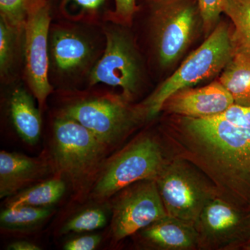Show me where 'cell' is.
<instances>
[{
  "label": "cell",
  "mask_w": 250,
  "mask_h": 250,
  "mask_svg": "<svg viewBox=\"0 0 250 250\" xmlns=\"http://www.w3.org/2000/svg\"><path fill=\"white\" fill-rule=\"evenodd\" d=\"M165 136L170 154L196 166L214 184L219 197L250 208V125L220 116H176Z\"/></svg>",
  "instance_id": "cell-1"
},
{
  "label": "cell",
  "mask_w": 250,
  "mask_h": 250,
  "mask_svg": "<svg viewBox=\"0 0 250 250\" xmlns=\"http://www.w3.org/2000/svg\"><path fill=\"white\" fill-rule=\"evenodd\" d=\"M131 26L147 59L151 75L179 62L201 30L203 20L197 0H146Z\"/></svg>",
  "instance_id": "cell-2"
},
{
  "label": "cell",
  "mask_w": 250,
  "mask_h": 250,
  "mask_svg": "<svg viewBox=\"0 0 250 250\" xmlns=\"http://www.w3.org/2000/svg\"><path fill=\"white\" fill-rule=\"evenodd\" d=\"M110 87L96 85L83 89L54 91V113L75 120L105 146L120 142L147 121L141 104H134Z\"/></svg>",
  "instance_id": "cell-3"
},
{
  "label": "cell",
  "mask_w": 250,
  "mask_h": 250,
  "mask_svg": "<svg viewBox=\"0 0 250 250\" xmlns=\"http://www.w3.org/2000/svg\"><path fill=\"white\" fill-rule=\"evenodd\" d=\"M103 24L51 22L48 36L49 80L54 91L86 88L94 67L106 47Z\"/></svg>",
  "instance_id": "cell-4"
},
{
  "label": "cell",
  "mask_w": 250,
  "mask_h": 250,
  "mask_svg": "<svg viewBox=\"0 0 250 250\" xmlns=\"http://www.w3.org/2000/svg\"><path fill=\"white\" fill-rule=\"evenodd\" d=\"M103 25L106 47L87 87L104 85L113 89L120 88L121 95L134 103L149 86L152 75L147 59L131 26L112 21Z\"/></svg>",
  "instance_id": "cell-5"
},
{
  "label": "cell",
  "mask_w": 250,
  "mask_h": 250,
  "mask_svg": "<svg viewBox=\"0 0 250 250\" xmlns=\"http://www.w3.org/2000/svg\"><path fill=\"white\" fill-rule=\"evenodd\" d=\"M233 54L231 31L227 23L220 22L205 42L188 56L174 73L140 103L147 121L159 115L167 99L174 93L221 73Z\"/></svg>",
  "instance_id": "cell-6"
},
{
  "label": "cell",
  "mask_w": 250,
  "mask_h": 250,
  "mask_svg": "<svg viewBox=\"0 0 250 250\" xmlns=\"http://www.w3.org/2000/svg\"><path fill=\"white\" fill-rule=\"evenodd\" d=\"M155 181L167 214L192 226L208 202L219 196L201 170L178 156L170 155Z\"/></svg>",
  "instance_id": "cell-7"
},
{
  "label": "cell",
  "mask_w": 250,
  "mask_h": 250,
  "mask_svg": "<svg viewBox=\"0 0 250 250\" xmlns=\"http://www.w3.org/2000/svg\"><path fill=\"white\" fill-rule=\"evenodd\" d=\"M152 135L140 136L106 166L93 190L94 196L107 198L131 184L156 180L170 155Z\"/></svg>",
  "instance_id": "cell-8"
},
{
  "label": "cell",
  "mask_w": 250,
  "mask_h": 250,
  "mask_svg": "<svg viewBox=\"0 0 250 250\" xmlns=\"http://www.w3.org/2000/svg\"><path fill=\"white\" fill-rule=\"evenodd\" d=\"M54 154L59 170L75 180L98 167L106 147L78 122L54 113L52 121Z\"/></svg>",
  "instance_id": "cell-9"
},
{
  "label": "cell",
  "mask_w": 250,
  "mask_h": 250,
  "mask_svg": "<svg viewBox=\"0 0 250 250\" xmlns=\"http://www.w3.org/2000/svg\"><path fill=\"white\" fill-rule=\"evenodd\" d=\"M194 228L198 250H243L250 241V208L215 197L202 210Z\"/></svg>",
  "instance_id": "cell-10"
},
{
  "label": "cell",
  "mask_w": 250,
  "mask_h": 250,
  "mask_svg": "<svg viewBox=\"0 0 250 250\" xmlns=\"http://www.w3.org/2000/svg\"><path fill=\"white\" fill-rule=\"evenodd\" d=\"M47 1L28 15L25 29V62L23 81L43 111L54 88L49 80L48 36L52 22Z\"/></svg>",
  "instance_id": "cell-11"
},
{
  "label": "cell",
  "mask_w": 250,
  "mask_h": 250,
  "mask_svg": "<svg viewBox=\"0 0 250 250\" xmlns=\"http://www.w3.org/2000/svg\"><path fill=\"white\" fill-rule=\"evenodd\" d=\"M113 206L111 231L116 241L139 232L167 215L155 180H143L121 190Z\"/></svg>",
  "instance_id": "cell-12"
},
{
  "label": "cell",
  "mask_w": 250,
  "mask_h": 250,
  "mask_svg": "<svg viewBox=\"0 0 250 250\" xmlns=\"http://www.w3.org/2000/svg\"><path fill=\"white\" fill-rule=\"evenodd\" d=\"M233 104L231 94L218 80L201 88L179 90L167 99L162 111L174 116L207 118L220 116Z\"/></svg>",
  "instance_id": "cell-13"
},
{
  "label": "cell",
  "mask_w": 250,
  "mask_h": 250,
  "mask_svg": "<svg viewBox=\"0 0 250 250\" xmlns=\"http://www.w3.org/2000/svg\"><path fill=\"white\" fill-rule=\"evenodd\" d=\"M1 89L6 114L15 131L26 143L35 144L40 139L42 121L34 95L23 80L1 85Z\"/></svg>",
  "instance_id": "cell-14"
},
{
  "label": "cell",
  "mask_w": 250,
  "mask_h": 250,
  "mask_svg": "<svg viewBox=\"0 0 250 250\" xmlns=\"http://www.w3.org/2000/svg\"><path fill=\"white\" fill-rule=\"evenodd\" d=\"M143 243L159 250H196L198 242L194 226L167 215L139 231Z\"/></svg>",
  "instance_id": "cell-15"
},
{
  "label": "cell",
  "mask_w": 250,
  "mask_h": 250,
  "mask_svg": "<svg viewBox=\"0 0 250 250\" xmlns=\"http://www.w3.org/2000/svg\"><path fill=\"white\" fill-rule=\"evenodd\" d=\"M47 172L43 161L22 154L0 153V197L14 195L23 187L42 178Z\"/></svg>",
  "instance_id": "cell-16"
},
{
  "label": "cell",
  "mask_w": 250,
  "mask_h": 250,
  "mask_svg": "<svg viewBox=\"0 0 250 250\" xmlns=\"http://www.w3.org/2000/svg\"><path fill=\"white\" fill-rule=\"evenodd\" d=\"M24 62V25H13L0 19V84L23 80Z\"/></svg>",
  "instance_id": "cell-17"
},
{
  "label": "cell",
  "mask_w": 250,
  "mask_h": 250,
  "mask_svg": "<svg viewBox=\"0 0 250 250\" xmlns=\"http://www.w3.org/2000/svg\"><path fill=\"white\" fill-rule=\"evenodd\" d=\"M47 3L53 21L103 24L113 11L107 0H47Z\"/></svg>",
  "instance_id": "cell-18"
},
{
  "label": "cell",
  "mask_w": 250,
  "mask_h": 250,
  "mask_svg": "<svg viewBox=\"0 0 250 250\" xmlns=\"http://www.w3.org/2000/svg\"><path fill=\"white\" fill-rule=\"evenodd\" d=\"M219 82L231 94L235 104L250 106V55L233 53Z\"/></svg>",
  "instance_id": "cell-19"
},
{
  "label": "cell",
  "mask_w": 250,
  "mask_h": 250,
  "mask_svg": "<svg viewBox=\"0 0 250 250\" xmlns=\"http://www.w3.org/2000/svg\"><path fill=\"white\" fill-rule=\"evenodd\" d=\"M224 13L233 24L231 31L233 53L250 55V0H228Z\"/></svg>",
  "instance_id": "cell-20"
},
{
  "label": "cell",
  "mask_w": 250,
  "mask_h": 250,
  "mask_svg": "<svg viewBox=\"0 0 250 250\" xmlns=\"http://www.w3.org/2000/svg\"><path fill=\"white\" fill-rule=\"evenodd\" d=\"M65 186L62 179L46 181L26 189L10 200L7 207L18 206L45 207L53 205L63 195Z\"/></svg>",
  "instance_id": "cell-21"
},
{
  "label": "cell",
  "mask_w": 250,
  "mask_h": 250,
  "mask_svg": "<svg viewBox=\"0 0 250 250\" xmlns=\"http://www.w3.org/2000/svg\"><path fill=\"white\" fill-rule=\"evenodd\" d=\"M49 215L50 210L46 207H7L0 215V223L2 228L8 229H24L42 223Z\"/></svg>",
  "instance_id": "cell-22"
},
{
  "label": "cell",
  "mask_w": 250,
  "mask_h": 250,
  "mask_svg": "<svg viewBox=\"0 0 250 250\" xmlns=\"http://www.w3.org/2000/svg\"><path fill=\"white\" fill-rule=\"evenodd\" d=\"M47 0H0V19L13 25H24L28 15Z\"/></svg>",
  "instance_id": "cell-23"
},
{
  "label": "cell",
  "mask_w": 250,
  "mask_h": 250,
  "mask_svg": "<svg viewBox=\"0 0 250 250\" xmlns=\"http://www.w3.org/2000/svg\"><path fill=\"white\" fill-rule=\"evenodd\" d=\"M106 224V216L103 210L93 208L82 212L69 220L62 229V233L84 232L103 228Z\"/></svg>",
  "instance_id": "cell-24"
},
{
  "label": "cell",
  "mask_w": 250,
  "mask_h": 250,
  "mask_svg": "<svg viewBox=\"0 0 250 250\" xmlns=\"http://www.w3.org/2000/svg\"><path fill=\"white\" fill-rule=\"evenodd\" d=\"M228 0H197L203 20L204 31L211 32L220 22Z\"/></svg>",
  "instance_id": "cell-25"
},
{
  "label": "cell",
  "mask_w": 250,
  "mask_h": 250,
  "mask_svg": "<svg viewBox=\"0 0 250 250\" xmlns=\"http://www.w3.org/2000/svg\"><path fill=\"white\" fill-rule=\"evenodd\" d=\"M138 9L136 0H114V7L108 21L131 26Z\"/></svg>",
  "instance_id": "cell-26"
},
{
  "label": "cell",
  "mask_w": 250,
  "mask_h": 250,
  "mask_svg": "<svg viewBox=\"0 0 250 250\" xmlns=\"http://www.w3.org/2000/svg\"><path fill=\"white\" fill-rule=\"evenodd\" d=\"M101 238L98 235H88L79 237L65 243V250H93L99 246Z\"/></svg>",
  "instance_id": "cell-27"
},
{
  "label": "cell",
  "mask_w": 250,
  "mask_h": 250,
  "mask_svg": "<svg viewBox=\"0 0 250 250\" xmlns=\"http://www.w3.org/2000/svg\"><path fill=\"white\" fill-rule=\"evenodd\" d=\"M9 250H40L39 246L28 241H16L8 246Z\"/></svg>",
  "instance_id": "cell-28"
},
{
  "label": "cell",
  "mask_w": 250,
  "mask_h": 250,
  "mask_svg": "<svg viewBox=\"0 0 250 250\" xmlns=\"http://www.w3.org/2000/svg\"><path fill=\"white\" fill-rule=\"evenodd\" d=\"M243 250H250V241L246 245V246L244 247V248H243Z\"/></svg>",
  "instance_id": "cell-29"
}]
</instances>
